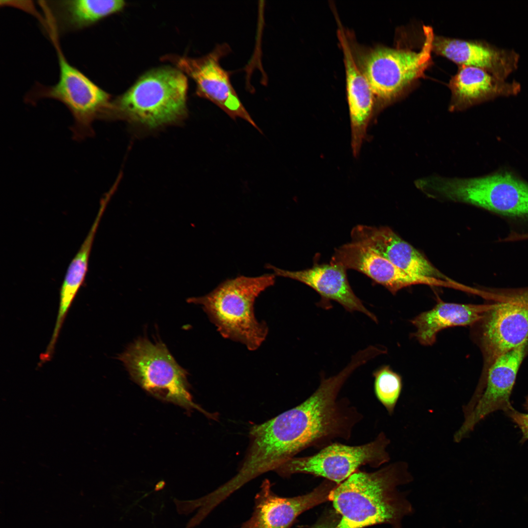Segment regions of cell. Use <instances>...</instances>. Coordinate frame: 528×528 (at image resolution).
I'll return each instance as SVG.
<instances>
[{
  "label": "cell",
  "mask_w": 528,
  "mask_h": 528,
  "mask_svg": "<svg viewBox=\"0 0 528 528\" xmlns=\"http://www.w3.org/2000/svg\"><path fill=\"white\" fill-rule=\"evenodd\" d=\"M414 480L408 463L397 461L372 472L359 470L335 486L329 495L341 516L335 528H363L379 524L402 528L414 512L406 492L398 487Z\"/></svg>",
  "instance_id": "cell-1"
},
{
  "label": "cell",
  "mask_w": 528,
  "mask_h": 528,
  "mask_svg": "<svg viewBox=\"0 0 528 528\" xmlns=\"http://www.w3.org/2000/svg\"><path fill=\"white\" fill-rule=\"evenodd\" d=\"M274 274L257 277L240 275L228 279L206 295L192 298L189 302L201 305L221 336L255 351L268 334L264 322L254 313L256 299L275 283Z\"/></svg>",
  "instance_id": "cell-2"
},
{
  "label": "cell",
  "mask_w": 528,
  "mask_h": 528,
  "mask_svg": "<svg viewBox=\"0 0 528 528\" xmlns=\"http://www.w3.org/2000/svg\"><path fill=\"white\" fill-rule=\"evenodd\" d=\"M187 88L180 70L168 66L153 69L110 102L103 117L115 115L150 128L177 121L186 113Z\"/></svg>",
  "instance_id": "cell-3"
},
{
  "label": "cell",
  "mask_w": 528,
  "mask_h": 528,
  "mask_svg": "<svg viewBox=\"0 0 528 528\" xmlns=\"http://www.w3.org/2000/svg\"><path fill=\"white\" fill-rule=\"evenodd\" d=\"M418 189L504 216L528 218V184L508 173L474 178L430 176L419 178Z\"/></svg>",
  "instance_id": "cell-4"
},
{
  "label": "cell",
  "mask_w": 528,
  "mask_h": 528,
  "mask_svg": "<svg viewBox=\"0 0 528 528\" xmlns=\"http://www.w3.org/2000/svg\"><path fill=\"white\" fill-rule=\"evenodd\" d=\"M119 359L133 380L154 396L210 416L192 401L187 372L164 344L140 338L130 345Z\"/></svg>",
  "instance_id": "cell-5"
},
{
  "label": "cell",
  "mask_w": 528,
  "mask_h": 528,
  "mask_svg": "<svg viewBox=\"0 0 528 528\" xmlns=\"http://www.w3.org/2000/svg\"><path fill=\"white\" fill-rule=\"evenodd\" d=\"M423 30L425 40L418 51L380 46L366 54L362 71L375 99L390 102L424 74L431 63L435 36L431 27L426 26Z\"/></svg>",
  "instance_id": "cell-6"
},
{
  "label": "cell",
  "mask_w": 528,
  "mask_h": 528,
  "mask_svg": "<svg viewBox=\"0 0 528 528\" xmlns=\"http://www.w3.org/2000/svg\"><path fill=\"white\" fill-rule=\"evenodd\" d=\"M390 443V439L383 432L374 440L360 445L332 443L314 455L293 457L275 471L283 477L295 473L309 474L339 484L362 466L376 468L388 462L390 456L387 448Z\"/></svg>",
  "instance_id": "cell-7"
},
{
  "label": "cell",
  "mask_w": 528,
  "mask_h": 528,
  "mask_svg": "<svg viewBox=\"0 0 528 528\" xmlns=\"http://www.w3.org/2000/svg\"><path fill=\"white\" fill-rule=\"evenodd\" d=\"M528 348V339L492 363L471 400L462 407L464 420L454 434L455 442L468 437L476 425L491 413L500 410L506 413L513 408L510 397Z\"/></svg>",
  "instance_id": "cell-8"
},
{
  "label": "cell",
  "mask_w": 528,
  "mask_h": 528,
  "mask_svg": "<svg viewBox=\"0 0 528 528\" xmlns=\"http://www.w3.org/2000/svg\"><path fill=\"white\" fill-rule=\"evenodd\" d=\"M59 77L54 85L40 90L38 97L63 103L70 110L74 124L73 137L82 140L93 134L92 124L101 117L110 103V95L70 65L57 48Z\"/></svg>",
  "instance_id": "cell-9"
},
{
  "label": "cell",
  "mask_w": 528,
  "mask_h": 528,
  "mask_svg": "<svg viewBox=\"0 0 528 528\" xmlns=\"http://www.w3.org/2000/svg\"><path fill=\"white\" fill-rule=\"evenodd\" d=\"M502 297L477 323L481 325L483 377L497 358L528 339V290Z\"/></svg>",
  "instance_id": "cell-10"
},
{
  "label": "cell",
  "mask_w": 528,
  "mask_h": 528,
  "mask_svg": "<svg viewBox=\"0 0 528 528\" xmlns=\"http://www.w3.org/2000/svg\"><path fill=\"white\" fill-rule=\"evenodd\" d=\"M230 50L229 46L223 44L202 57H178L175 62L179 70L194 80L199 96L214 103L231 118L243 119L260 131L239 99L229 73L220 65L221 59Z\"/></svg>",
  "instance_id": "cell-11"
},
{
  "label": "cell",
  "mask_w": 528,
  "mask_h": 528,
  "mask_svg": "<svg viewBox=\"0 0 528 528\" xmlns=\"http://www.w3.org/2000/svg\"><path fill=\"white\" fill-rule=\"evenodd\" d=\"M330 262L363 273L393 294L414 285H445L441 279L409 274L371 248L353 242L335 249Z\"/></svg>",
  "instance_id": "cell-12"
},
{
  "label": "cell",
  "mask_w": 528,
  "mask_h": 528,
  "mask_svg": "<svg viewBox=\"0 0 528 528\" xmlns=\"http://www.w3.org/2000/svg\"><path fill=\"white\" fill-rule=\"evenodd\" d=\"M334 486L332 482H325L306 495L286 498L275 494L265 479L255 496L251 517L239 528H290L301 513L329 500Z\"/></svg>",
  "instance_id": "cell-13"
},
{
  "label": "cell",
  "mask_w": 528,
  "mask_h": 528,
  "mask_svg": "<svg viewBox=\"0 0 528 528\" xmlns=\"http://www.w3.org/2000/svg\"><path fill=\"white\" fill-rule=\"evenodd\" d=\"M432 50L462 66L482 68L503 80L516 71L520 56L515 50L482 41L434 36Z\"/></svg>",
  "instance_id": "cell-14"
},
{
  "label": "cell",
  "mask_w": 528,
  "mask_h": 528,
  "mask_svg": "<svg viewBox=\"0 0 528 528\" xmlns=\"http://www.w3.org/2000/svg\"><path fill=\"white\" fill-rule=\"evenodd\" d=\"M351 235L352 242L371 248L409 274L450 280L388 227L358 225L352 228Z\"/></svg>",
  "instance_id": "cell-15"
},
{
  "label": "cell",
  "mask_w": 528,
  "mask_h": 528,
  "mask_svg": "<svg viewBox=\"0 0 528 528\" xmlns=\"http://www.w3.org/2000/svg\"><path fill=\"white\" fill-rule=\"evenodd\" d=\"M266 267L272 269L276 276L296 280L311 287L325 301H335L348 311L361 312L377 322L376 317L353 292L348 280L347 269L340 264L331 262L316 264L310 268L298 271L284 270L270 264H267Z\"/></svg>",
  "instance_id": "cell-16"
},
{
  "label": "cell",
  "mask_w": 528,
  "mask_h": 528,
  "mask_svg": "<svg viewBox=\"0 0 528 528\" xmlns=\"http://www.w3.org/2000/svg\"><path fill=\"white\" fill-rule=\"evenodd\" d=\"M338 36L345 66L352 150L353 156H357L373 115L375 99L368 80L356 63L347 38L340 28Z\"/></svg>",
  "instance_id": "cell-17"
},
{
  "label": "cell",
  "mask_w": 528,
  "mask_h": 528,
  "mask_svg": "<svg viewBox=\"0 0 528 528\" xmlns=\"http://www.w3.org/2000/svg\"><path fill=\"white\" fill-rule=\"evenodd\" d=\"M454 109L464 108L475 103L498 97L517 95L521 84L515 81L500 79L476 67L462 66L451 79Z\"/></svg>",
  "instance_id": "cell-18"
},
{
  "label": "cell",
  "mask_w": 528,
  "mask_h": 528,
  "mask_svg": "<svg viewBox=\"0 0 528 528\" xmlns=\"http://www.w3.org/2000/svg\"><path fill=\"white\" fill-rule=\"evenodd\" d=\"M491 305L463 304L439 302L432 308L411 320L414 336L424 346H431L441 330L458 326H473L483 319Z\"/></svg>",
  "instance_id": "cell-19"
},
{
  "label": "cell",
  "mask_w": 528,
  "mask_h": 528,
  "mask_svg": "<svg viewBox=\"0 0 528 528\" xmlns=\"http://www.w3.org/2000/svg\"><path fill=\"white\" fill-rule=\"evenodd\" d=\"M55 24L62 32L88 27L102 19L120 10L121 0H66L46 2Z\"/></svg>",
  "instance_id": "cell-20"
},
{
  "label": "cell",
  "mask_w": 528,
  "mask_h": 528,
  "mask_svg": "<svg viewBox=\"0 0 528 528\" xmlns=\"http://www.w3.org/2000/svg\"><path fill=\"white\" fill-rule=\"evenodd\" d=\"M99 215L67 269L60 289L59 310L53 330L56 334L60 333L68 310L85 280Z\"/></svg>",
  "instance_id": "cell-21"
},
{
  "label": "cell",
  "mask_w": 528,
  "mask_h": 528,
  "mask_svg": "<svg viewBox=\"0 0 528 528\" xmlns=\"http://www.w3.org/2000/svg\"><path fill=\"white\" fill-rule=\"evenodd\" d=\"M373 376L375 396L388 414L392 416L401 393L402 378L388 365L376 369Z\"/></svg>",
  "instance_id": "cell-22"
},
{
  "label": "cell",
  "mask_w": 528,
  "mask_h": 528,
  "mask_svg": "<svg viewBox=\"0 0 528 528\" xmlns=\"http://www.w3.org/2000/svg\"><path fill=\"white\" fill-rule=\"evenodd\" d=\"M524 406L527 410L526 413L520 412L513 408L506 412L513 422L520 429L523 435L522 441L528 440V396L526 398Z\"/></svg>",
  "instance_id": "cell-23"
},
{
  "label": "cell",
  "mask_w": 528,
  "mask_h": 528,
  "mask_svg": "<svg viewBox=\"0 0 528 528\" xmlns=\"http://www.w3.org/2000/svg\"><path fill=\"white\" fill-rule=\"evenodd\" d=\"M338 523H336V521L333 520H327L315 525L310 528H335Z\"/></svg>",
  "instance_id": "cell-24"
},
{
  "label": "cell",
  "mask_w": 528,
  "mask_h": 528,
  "mask_svg": "<svg viewBox=\"0 0 528 528\" xmlns=\"http://www.w3.org/2000/svg\"><path fill=\"white\" fill-rule=\"evenodd\" d=\"M163 487H164L163 484H158L156 485V486L155 487V489H154V490L156 491H159V490L162 489L163 488Z\"/></svg>",
  "instance_id": "cell-25"
}]
</instances>
